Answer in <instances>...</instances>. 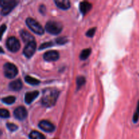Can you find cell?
<instances>
[{
  "label": "cell",
  "instance_id": "1",
  "mask_svg": "<svg viewBox=\"0 0 139 139\" xmlns=\"http://www.w3.org/2000/svg\"><path fill=\"white\" fill-rule=\"evenodd\" d=\"M60 94V92L56 88L48 87L43 91V96L42 98V103L44 107H53L56 102V100Z\"/></svg>",
  "mask_w": 139,
  "mask_h": 139
},
{
  "label": "cell",
  "instance_id": "2",
  "mask_svg": "<svg viewBox=\"0 0 139 139\" xmlns=\"http://www.w3.org/2000/svg\"><path fill=\"white\" fill-rule=\"evenodd\" d=\"M45 29L50 34L58 35L63 30V24L56 21H48L45 24Z\"/></svg>",
  "mask_w": 139,
  "mask_h": 139
},
{
  "label": "cell",
  "instance_id": "28",
  "mask_svg": "<svg viewBox=\"0 0 139 139\" xmlns=\"http://www.w3.org/2000/svg\"><path fill=\"white\" fill-rule=\"evenodd\" d=\"M39 11L42 14H44L45 12V7L44 5H42L39 8Z\"/></svg>",
  "mask_w": 139,
  "mask_h": 139
},
{
  "label": "cell",
  "instance_id": "25",
  "mask_svg": "<svg viewBox=\"0 0 139 139\" xmlns=\"http://www.w3.org/2000/svg\"><path fill=\"white\" fill-rule=\"evenodd\" d=\"M67 39H66V38H65V37H60V38H58V39L56 40V42L57 44H65V43H66L67 42Z\"/></svg>",
  "mask_w": 139,
  "mask_h": 139
},
{
  "label": "cell",
  "instance_id": "29",
  "mask_svg": "<svg viewBox=\"0 0 139 139\" xmlns=\"http://www.w3.org/2000/svg\"><path fill=\"white\" fill-rule=\"evenodd\" d=\"M136 113L139 115V101H138V105H137V110H136Z\"/></svg>",
  "mask_w": 139,
  "mask_h": 139
},
{
  "label": "cell",
  "instance_id": "4",
  "mask_svg": "<svg viewBox=\"0 0 139 139\" xmlns=\"http://www.w3.org/2000/svg\"><path fill=\"white\" fill-rule=\"evenodd\" d=\"M18 2L14 0H0V6L2 8V14L7 15L17 5Z\"/></svg>",
  "mask_w": 139,
  "mask_h": 139
},
{
  "label": "cell",
  "instance_id": "15",
  "mask_svg": "<svg viewBox=\"0 0 139 139\" xmlns=\"http://www.w3.org/2000/svg\"><path fill=\"white\" fill-rule=\"evenodd\" d=\"M9 87L12 90L19 91L23 87V83H22L20 79H16V80H14V81L10 83Z\"/></svg>",
  "mask_w": 139,
  "mask_h": 139
},
{
  "label": "cell",
  "instance_id": "30",
  "mask_svg": "<svg viewBox=\"0 0 139 139\" xmlns=\"http://www.w3.org/2000/svg\"><path fill=\"white\" fill-rule=\"evenodd\" d=\"M2 53H4V51H3V50L2 49V48L0 47V54H2Z\"/></svg>",
  "mask_w": 139,
  "mask_h": 139
},
{
  "label": "cell",
  "instance_id": "20",
  "mask_svg": "<svg viewBox=\"0 0 139 139\" xmlns=\"http://www.w3.org/2000/svg\"><path fill=\"white\" fill-rule=\"evenodd\" d=\"M86 83V79L84 77L79 76L77 78V87H78V90L82 86H84Z\"/></svg>",
  "mask_w": 139,
  "mask_h": 139
},
{
  "label": "cell",
  "instance_id": "19",
  "mask_svg": "<svg viewBox=\"0 0 139 139\" xmlns=\"http://www.w3.org/2000/svg\"><path fill=\"white\" fill-rule=\"evenodd\" d=\"M16 100V98L13 96H7V97L3 98L2 99V101H3L4 103L7 104V105H12L15 102Z\"/></svg>",
  "mask_w": 139,
  "mask_h": 139
},
{
  "label": "cell",
  "instance_id": "23",
  "mask_svg": "<svg viewBox=\"0 0 139 139\" xmlns=\"http://www.w3.org/2000/svg\"><path fill=\"white\" fill-rule=\"evenodd\" d=\"M96 30V29L95 27H94V28H92V29H89V30H88V31H87V32H86V35L87 36V37H93V36H94V33H95Z\"/></svg>",
  "mask_w": 139,
  "mask_h": 139
},
{
  "label": "cell",
  "instance_id": "24",
  "mask_svg": "<svg viewBox=\"0 0 139 139\" xmlns=\"http://www.w3.org/2000/svg\"><path fill=\"white\" fill-rule=\"evenodd\" d=\"M52 45H53V44H52V42H45V43H44V44H42V45L39 46V50H42V49H45L46 48H49L51 47Z\"/></svg>",
  "mask_w": 139,
  "mask_h": 139
},
{
  "label": "cell",
  "instance_id": "14",
  "mask_svg": "<svg viewBox=\"0 0 139 139\" xmlns=\"http://www.w3.org/2000/svg\"><path fill=\"white\" fill-rule=\"evenodd\" d=\"M92 7V4L87 2H82L79 4L80 12H81L83 14H86V13H87L91 10Z\"/></svg>",
  "mask_w": 139,
  "mask_h": 139
},
{
  "label": "cell",
  "instance_id": "5",
  "mask_svg": "<svg viewBox=\"0 0 139 139\" xmlns=\"http://www.w3.org/2000/svg\"><path fill=\"white\" fill-rule=\"evenodd\" d=\"M4 75L7 78L12 79L18 74V69L14 64L10 63H6L3 66Z\"/></svg>",
  "mask_w": 139,
  "mask_h": 139
},
{
  "label": "cell",
  "instance_id": "6",
  "mask_svg": "<svg viewBox=\"0 0 139 139\" xmlns=\"http://www.w3.org/2000/svg\"><path fill=\"white\" fill-rule=\"evenodd\" d=\"M6 47L11 52H17L20 48L19 40L15 37H9L6 41Z\"/></svg>",
  "mask_w": 139,
  "mask_h": 139
},
{
  "label": "cell",
  "instance_id": "13",
  "mask_svg": "<svg viewBox=\"0 0 139 139\" xmlns=\"http://www.w3.org/2000/svg\"><path fill=\"white\" fill-rule=\"evenodd\" d=\"M56 5L62 10H67L71 6V3L68 0H55Z\"/></svg>",
  "mask_w": 139,
  "mask_h": 139
},
{
  "label": "cell",
  "instance_id": "9",
  "mask_svg": "<svg viewBox=\"0 0 139 139\" xmlns=\"http://www.w3.org/2000/svg\"><path fill=\"white\" fill-rule=\"evenodd\" d=\"M14 115L18 120H24L27 116V111L24 107L20 106L15 109V110L14 111Z\"/></svg>",
  "mask_w": 139,
  "mask_h": 139
},
{
  "label": "cell",
  "instance_id": "11",
  "mask_svg": "<svg viewBox=\"0 0 139 139\" xmlns=\"http://www.w3.org/2000/svg\"><path fill=\"white\" fill-rule=\"evenodd\" d=\"M38 96H39V92L38 91L27 92L24 96V101L26 103L31 104Z\"/></svg>",
  "mask_w": 139,
  "mask_h": 139
},
{
  "label": "cell",
  "instance_id": "16",
  "mask_svg": "<svg viewBox=\"0 0 139 139\" xmlns=\"http://www.w3.org/2000/svg\"><path fill=\"white\" fill-rule=\"evenodd\" d=\"M29 138L30 139H45L44 134H42L39 132L32 131L29 134Z\"/></svg>",
  "mask_w": 139,
  "mask_h": 139
},
{
  "label": "cell",
  "instance_id": "21",
  "mask_svg": "<svg viewBox=\"0 0 139 139\" xmlns=\"http://www.w3.org/2000/svg\"><path fill=\"white\" fill-rule=\"evenodd\" d=\"M10 117V113L7 109H0V117L2 118H8Z\"/></svg>",
  "mask_w": 139,
  "mask_h": 139
},
{
  "label": "cell",
  "instance_id": "17",
  "mask_svg": "<svg viewBox=\"0 0 139 139\" xmlns=\"http://www.w3.org/2000/svg\"><path fill=\"white\" fill-rule=\"evenodd\" d=\"M91 53V49L90 48H87V49H84L81 51V54H80V59L82 60H86L87 59L89 56L90 55Z\"/></svg>",
  "mask_w": 139,
  "mask_h": 139
},
{
  "label": "cell",
  "instance_id": "7",
  "mask_svg": "<svg viewBox=\"0 0 139 139\" xmlns=\"http://www.w3.org/2000/svg\"><path fill=\"white\" fill-rule=\"evenodd\" d=\"M36 48H37V45H36V42L35 41L28 43L26 46L24 47L23 54L27 58H31L35 52Z\"/></svg>",
  "mask_w": 139,
  "mask_h": 139
},
{
  "label": "cell",
  "instance_id": "12",
  "mask_svg": "<svg viewBox=\"0 0 139 139\" xmlns=\"http://www.w3.org/2000/svg\"><path fill=\"white\" fill-rule=\"evenodd\" d=\"M20 36L21 37H22V39L23 40V42L27 43V44L35 41L33 36L30 33L25 31V30H22V31H20Z\"/></svg>",
  "mask_w": 139,
  "mask_h": 139
},
{
  "label": "cell",
  "instance_id": "10",
  "mask_svg": "<svg viewBox=\"0 0 139 139\" xmlns=\"http://www.w3.org/2000/svg\"><path fill=\"white\" fill-rule=\"evenodd\" d=\"M44 60L48 62L56 61L59 58V54L56 50H50L44 54Z\"/></svg>",
  "mask_w": 139,
  "mask_h": 139
},
{
  "label": "cell",
  "instance_id": "26",
  "mask_svg": "<svg viewBox=\"0 0 139 139\" xmlns=\"http://www.w3.org/2000/svg\"><path fill=\"white\" fill-rule=\"evenodd\" d=\"M6 30V24H2V26H0V40L2 38L3 33Z\"/></svg>",
  "mask_w": 139,
  "mask_h": 139
},
{
  "label": "cell",
  "instance_id": "18",
  "mask_svg": "<svg viewBox=\"0 0 139 139\" xmlns=\"http://www.w3.org/2000/svg\"><path fill=\"white\" fill-rule=\"evenodd\" d=\"M24 79H25V81H26L27 83L31 84V85H33V86L38 85V84L40 83L39 80H38V79H35V78H31V77L29 76V75L25 77Z\"/></svg>",
  "mask_w": 139,
  "mask_h": 139
},
{
  "label": "cell",
  "instance_id": "22",
  "mask_svg": "<svg viewBox=\"0 0 139 139\" xmlns=\"http://www.w3.org/2000/svg\"><path fill=\"white\" fill-rule=\"evenodd\" d=\"M6 126H7V128H8V129L10 130V131H12V132L16 131V130L18 129V126H16V124H14V123H7Z\"/></svg>",
  "mask_w": 139,
  "mask_h": 139
},
{
  "label": "cell",
  "instance_id": "27",
  "mask_svg": "<svg viewBox=\"0 0 139 139\" xmlns=\"http://www.w3.org/2000/svg\"><path fill=\"white\" fill-rule=\"evenodd\" d=\"M138 117H139V115H138L137 113H134V117H133V121H134V123H136V122H137L138 120Z\"/></svg>",
  "mask_w": 139,
  "mask_h": 139
},
{
  "label": "cell",
  "instance_id": "3",
  "mask_svg": "<svg viewBox=\"0 0 139 139\" xmlns=\"http://www.w3.org/2000/svg\"><path fill=\"white\" fill-rule=\"evenodd\" d=\"M26 24L28 27L36 34L41 35L44 33V29L43 27L33 18H28L26 20Z\"/></svg>",
  "mask_w": 139,
  "mask_h": 139
},
{
  "label": "cell",
  "instance_id": "8",
  "mask_svg": "<svg viewBox=\"0 0 139 139\" xmlns=\"http://www.w3.org/2000/svg\"><path fill=\"white\" fill-rule=\"evenodd\" d=\"M39 127L42 130L46 132H52L55 130V126L53 123L47 120H42L39 123Z\"/></svg>",
  "mask_w": 139,
  "mask_h": 139
}]
</instances>
